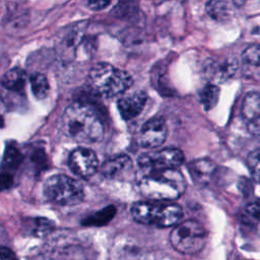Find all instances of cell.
<instances>
[{"label": "cell", "instance_id": "cell-1", "mask_svg": "<svg viewBox=\"0 0 260 260\" xmlns=\"http://www.w3.org/2000/svg\"><path fill=\"white\" fill-rule=\"evenodd\" d=\"M62 130L69 138L83 143H95L104 136V125L96 112L88 105L73 103L61 120Z\"/></svg>", "mask_w": 260, "mask_h": 260}, {"label": "cell", "instance_id": "cell-2", "mask_svg": "<svg viewBox=\"0 0 260 260\" xmlns=\"http://www.w3.org/2000/svg\"><path fill=\"white\" fill-rule=\"evenodd\" d=\"M137 186L140 193L150 200L172 201L185 192L186 181L178 169L153 170L141 172Z\"/></svg>", "mask_w": 260, "mask_h": 260}, {"label": "cell", "instance_id": "cell-3", "mask_svg": "<svg viewBox=\"0 0 260 260\" xmlns=\"http://www.w3.org/2000/svg\"><path fill=\"white\" fill-rule=\"evenodd\" d=\"M130 211L137 222L158 228L174 226L183 219L181 206L170 201H138L132 204Z\"/></svg>", "mask_w": 260, "mask_h": 260}, {"label": "cell", "instance_id": "cell-4", "mask_svg": "<svg viewBox=\"0 0 260 260\" xmlns=\"http://www.w3.org/2000/svg\"><path fill=\"white\" fill-rule=\"evenodd\" d=\"M92 87L104 98H114L125 92L133 83L130 74L108 63L94 65L89 72Z\"/></svg>", "mask_w": 260, "mask_h": 260}, {"label": "cell", "instance_id": "cell-5", "mask_svg": "<svg viewBox=\"0 0 260 260\" xmlns=\"http://www.w3.org/2000/svg\"><path fill=\"white\" fill-rule=\"evenodd\" d=\"M170 242L177 252L194 255L204 248L207 242V231L196 220H181L174 225L170 234Z\"/></svg>", "mask_w": 260, "mask_h": 260}, {"label": "cell", "instance_id": "cell-6", "mask_svg": "<svg viewBox=\"0 0 260 260\" xmlns=\"http://www.w3.org/2000/svg\"><path fill=\"white\" fill-rule=\"evenodd\" d=\"M44 194L51 202L72 206L80 203L84 198L83 186L66 175H54L44 185Z\"/></svg>", "mask_w": 260, "mask_h": 260}, {"label": "cell", "instance_id": "cell-7", "mask_svg": "<svg viewBox=\"0 0 260 260\" xmlns=\"http://www.w3.org/2000/svg\"><path fill=\"white\" fill-rule=\"evenodd\" d=\"M184 162L183 152L176 147H166L159 150H150L140 154L137 165L141 172L177 169Z\"/></svg>", "mask_w": 260, "mask_h": 260}, {"label": "cell", "instance_id": "cell-8", "mask_svg": "<svg viewBox=\"0 0 260 260\" xmlns=\"http://www.w3.org/2000/svg\"><path fill=\"white\" fill-rule=\"evenodd\" d=\"M167 136L166 120L162 117H153L142 125L138 135V143L143 148L154 149L165 142Z\"/></svg>", "mask_w": 260, "mask_h": 260}, {"label": "cell", "instance_id": "cell-9", "mask_svg": "<svg viewBox=\"0 0 260 260\" xmlns=\"http://www.w3.org/2000/svg\"><path fill=\"white\" fill-rule=\"evenodd\" d=\"M70 170L83 179H87L95 174L99 168V160L93 150L85 147L74 149L69 156Z\"/></svg>", "mask_w": 260, "mask_h": 260}, {"label": "cell", "instance_id": "cell-10", "mask_svg": "<svg viewBox=\"0 0 260 260\" xmlns=\"http://www.w3.org/2000/svg\"><path fill=\"white\" fill-rule=\"evenodd\" d=\"M133 161L127 154H117L108 158L102 166L104 177L115 180H125L133 175Z\"/></svg>", "mask_w": 260, "mask_h": 260}, {"label": "cell", "instance_id": "cell-11", "mask_svg": "<svg viewBox=\"0 0 260 260\" xmlns=\"http://www.w3.org/2000/svg\"><path fill=\"white\" fill-rule=\"evenodd\" d=\"M146 101L147 94L142 90H135L123 95L117 103L121 117L126 121L136 118L142 112Z\"/></svg>", "mask_w": 260, "mask_h": 260}, {"label": "cell", "instance_id": "cell-12", "mask_svg": "<svg viewBox=\"0 0 260 260\" xmlns=\"http://www.w3.org/2000/svg\"><path fill=\"white\" fill-rule=\"evenodd\" d=\"M217 166L208 157L197 158L190 161L187 166L188 172L196 184L207 185L214 176Z\"/></svg>", "mask_w": 260, "mask_h": 260}, {"label": "cell", "instance_id": "cell-13", "mask_svg": "<svg viewBox=\"0 0 260 260\" xmlns=\"http://www.w3.org/2000/svg\"><path fill=\"white\" fill-rule=\"evenodd\" d=\"M206 12L212 19L219 22L226 21L232 16L231 6L224 0H209L206 4Z\"/></svg>", "mask_w": 260, "mask_h": 260}, {"label": "cell", "instance_id": "cell-14", "mask_svg": "<svg viewBox=\"0 0 260 260\" xmlns=\"http://www.w3.org/2000/svg\"><path fill=\"white\" fill-rule=\"evenodd\" d=\"M25 72L20 68L10 69L2 78L3 86L12 91H22L25 87Z\"/></svg>", "mask_w": 260, "mask_h": 260}, {"label": "cell", "instance_id": "cell-15", "mask_svg": "<svg viewBox=\"0 0 260 260\" xmlns=\"http://www.w3.org/2000/svg\"><path fill=\"white\" fill-rule=\"evenodd\" d=\"M242 116L248 122L260 116V92H249L242 105Z\"/></svg>", "mask_w": 260, "mask_h": 260}, {"label": "cell", "instance_id": "cell-16", "mask_svg": "<svg viewBox=\"0 0 260 260\" xmlns=\"http://www.w3.org/2000/svg\"><path fill=\"white\" fill-rule=\"evenodd\" d=\"M23 155L21 151L12 143H9L5 147L2 167L5 171L16 169L22 161Z\"/></svg>", "mask_w": 260, "mask_h": 260}, {"label": "cell", "instance_id": "cell-17", "mask_svg": "<svg viewBox=\"0 0 260 260\" xmlns=\"http://www.w3.org/2000/svg\"><path fill=\"white\" fill-rule=\"evenodd\" d=\"M116 213L114 206H108L82 220L83 225H104L109 222Z\"/></svg>", "mask_w": 260, "mask_h": 260}, {"label": "cell", "instance_id": "cell-18", "mask_svg": "<svg viewBox=\"0 0 260 260\" xmlns=\"http://www.w3.org/2000/svg\"><path fill=\"white\" fill-rule=\"evenodd\" d=\"M199 96L204 109L209 111L217 104L219 98V88L214 84H207L201 89Z\"/></svg>", "mask_w": 260, "mask_h": 260}, {"label": "cell", "instance_id": "cell-19", "mask_svg": "<svg viewBox=\"0 0 260 260\" xmlns=\"http://www.w3.org/2000/svg\"><path fill=\"white\" fill-rule=\"evenodd\" d=\"M30 84H31V90L34 95L39 99L43 100L45 99L49 93V82L44 74L36 73L30 78Z\"/></svg>", "mask_w": 260, "mask_h": 260}, {"label": "cell", "instance_id": "cell-20", "mask_svg": "<svg viewBox=\"0 0 260 260\" xmlns=\"http://www.w3.org/2000/svg\"><path fill=\"white\" fill-rule=\"evenodd\" d=\"M242 61L246 66H260V44H252L248 46L242 53Z\"/></svg>", "mask_w": 260, "mask_h": 260}, {"label": "cell", "instance_id": "cell-21", "mask_svg": "<svg viewBox=\"0 0 260 260\" xmlns=\"http://www.w3.org/2000/svg\"><path fill=\"white\" fill-rule=\"evenodd\" d=\"M247 165L253 179L260 184V148L249 153L247 157Z\"/></svg>", "mask_w": 260, "mask_h": 260}, {"label": "cell", "instance_id": "cell-22", "mask_svg": "<svg viewBox=\"0 0 260 260\" xmlns=\"http://www.w3.org/2000/svg\"><path fill=\"white\" fill-rule=\"evenodd\" d=\"M34 228L31 226V233L32 235L42 236L43 234H46L51 231V228L53 226V222L50 221L47 218H34L31 219Z\"/></svg>", "mask_w": 260, "mask_h": 260}, {"label": "cell", "instance_id": "cell-23", "mask_svg": "<svg viewBox=\"0 0 260 260\" xmlns=\"http://www.w3.org/2000/svg\"><path fill=\"white\" fill-rule=\"evenodd\" d=\"M245 211L250 217L256 220H260V198L250 201L246 205Z\"/></svg>", "mask_w": 260, "mask_h": 260}, {"label": "cell", "instance_id": "cell-24", "mask_svg": "<svg viewBox=\"0 0 260 260\" xmlns=\"http://www.w3.org/2000/svg\"><path fill=\"white\" fill-rule=\"evenodd\" d=\"M13 185V176L8 171L0 173V191L10 189Z\"/></svg>", "mask_w": 260, "mask_h": 260}, {"label": "cell", "instance_id": "cell-25", "mask_svg": "<svg viewBox=\"0 0 260 260\" xmlns=\"http://www.w3.org/2000/svg\"><path fill=\"white\" fill-rule=\"evenodd\" d=\"M248 129L256 138L260 139V116L248 122Z\"/></svg>", "mask_w": 260, "mask_h": 260}, {"label": "cell", "instance_id": "cell-26", "mask_svg": "<svg viewBox=\"0 0 260 260\" xmlns=\"http://www.w3.org/2000/svg\"><path fill=\"white\" fill-rule=\"evenodd\" d=\"M111 0H87L88 6L93 10H101L110 4Z\"/></svg>", "mask_w": 260, "mask_h": 260}, {"label": "cell", "instance_id": "cell-27", "mask_svg": "<svg viewBox=\"0 0 260 260\" xmlns=\"http://www.w3.org/2000/svg\"><path fill=\"white\" fill-rule=\"evenodd\" d=\"M0 260H17L14 252L6 247H0Z\"/></svg>", "mask_w": 260, "mask_h": 260}, {"label": "cell", "instance_id": "cell-28", "mask_svg": "<svg viewBox=\"0 0 260 260\" xmlns=\"http://www.w3.org/2000/svg\"><path fill=\"white\" fill-rule=\"evenodd\" d=\"M246 1H247V0H233L234 4H235L236 6H238V7L243 6V5L246 3Z\"/></svg>", "mask_w": 260, "mask_h": 260}, {"label": "cell", "instance_id": "cell-29", "mask_svg": "<svg viewBox=\"0 0 260 260\" xmlns=\"http://www.w3.org/2000/svg\"><path fill=\"white\" fill-rule=\"evenodd\" d=\"M3 124H4V123H3V118L0 116V127H2Z\"/></svg>", "mask_w": 260, "mask_h": 260}]
</instances>
